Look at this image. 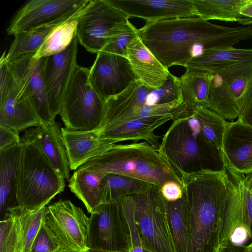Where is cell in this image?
Wrapping results in <instances>:
<instances>
[{"label":"cell","mask_w":252,"mask_h":252,"mask_svg":"<svg viewBox=\"0 0 252 252\" xmlns=\"http://www.w3.org/2000/svg\"></svg>","instance_id":"52"},{"label":"cell","mask_w":252,"mask_h":252,"mask_svg":"<svg viewBox=\"0 0 252 252\" xmlns=\"http://www.w3.org/2000/svg\"><path fill=\"white\" fill-rule=\"evenodd\" d=\"M198 121L201 132L214 147L221 151L223 137L228 122L203 107L191 110Z\"/></svg>","instance_id":"34"},{"label":"cell","mask_w":252,"mask_h":252,"mask_svg":"<svg viewBox=\"0 0 252 252\" xmlns=\"http://www.w3.org/2000/svg\"><path fill=\"white\" fill-rule=\"evenodd\" d=\"M118 201L121 206L128 228L130 244L129 252H143L142 240L135 222L131 196L122 197Z\"/></svg>","instance_id":"37"},{"label":"cell","mask_w":252,"mask_h":252,"mask_svg":"<svg viewBox=\"0 0 252 252\" xmlns=\"http://www.w3.org/2000/svg\"><path fill=\"white\" fill-rule=\"evenodd\" d=\"M103 176L92 169L79 167L73 172L68 186L92 213L101 204L100 183Z\"/></svg>","instance_id":"27"},{"label":"cell","mask_w":252,"mask_h":252,"mask_svg":"<svg viewBox=\"0 0 252 252\" xmlns=\"http://www.w3.org/2000/svg\"><path fill=\"white\" fill-rule=\"evenodd\" d=\"M21 142L0 151V206L2 215L18 206L17 188Z\"/></svg>","instance_id":"24"},{"label":"cell","mask_w":252,"mask_h":252,"mask_svg":"<svg viewBox=\"0 0 252 252\" xmlns=\"http://www.w3.org/2000/svg\"><path fill=\"white\" fill-rule=\"evenodd\" d=\"M160 189L151 184L144 190L130 195L135 220L144 250L174 252Z\"/></svg>","instance_id":"9"},{"label":"cell","mask_w":252,"mask_h":252,"mask_svg":"<svg viewBox=\"0 0 252 252\" xmlns=\"http://www.w3.org/2000/svg\"><path fill=\"white\" fill-rule=\"evenodd\" d=\"M175 102H184L179 78L170 73L163 86L151 90L147 96L146 103L150 105H155Z\"/></svg>","instance_id":"36"},{"label":"cell","mask_w":252,"mask_h":252,"mask_svg":"<svg viewBox=\"0 0 252 252\" xmlns=\"http://www.w3.org/2000/svg\"><path fill=\"white\" fill-rule=\"evenodd\" d=\"M170 120L174 119L169 117H155L133 120L104 132L100 137L113 143L144 140L159 152L160 143L155 130Z\"/></svg>","instance_id":"23"},{"label":"cell","mask_w":252,"mask_h":252,"mask_svg":"<svg viewBox=\"0 0 252 252\" xmlns=\"http://www.w3.org/2000/svg\"><path fill=\"white\" fill-rule=\"evenodd\" d=\"M89 72L77 64L64 93L59 115L67 129L92 130L103 117L105 101L93 87Z\"/></svg>","instance_id":"6"},{"label":"cell","mask_w":252,"mask_h":252,"mask_svg":"<svg viewBox=\"0 0 252 252\" xmlns=\"http://www.w3.org/2000/svg\"><path fill=\"white\" fill-rule=\"evenodd\" d=\"M70 169L76 170L91 159L100 155L111 144L101 138L97 130H73L61 128Z\"/></svg>","instance_id":"21"},{"label":"cell","mask_w":252,"mask_h":252,"mask_svg":"<svg viewBox=\"0 0 252 252\" xmlns=\"http://www.w3.org/2000/svg\"><path fill=\"white\" fill-rule=\"evenodd\" d=\"M138 36V29L130 23L127 29L113 39L102 51L126 58L127 45Z\"/></svg>","instance_id":"39"},{"label":"cell","mask_w":252,"mask_h":252,"mask_svg":"<svg viewBox=\"0 0 252 252\" xmlns=\"http://www.w3.org/2000/svg\"><path fill=\"white\" fill-rule=\"evenodd\" d=\"M186 69L179 78L183 102L189 110L199 107L208 108L211 73L190 67Z\"/></svg>","instance_id":"26"},{"label":"cell","mask_w":252,"mask_h":252,"mask_svg":"<svg viewBox=\"0 0 252 252\" xmlns=\"http://www.w3.org/2000/svg\"><path fill=\"white\" fill-rule=\"evenodd\" d=\"M61 250L58 240L43 221L30 252H59Z\"/></svg>","instance_id":"38"},{"label":"cell","mask_w":252,"mask_h":252,"mask_svg":"<svg viewBox=\"0 0 252 252\" xmlns=\"http://www.w3.org/2000/svg\"><path fill=\"white\" fill-rule=\"evenodd\" d=\"M44 221L58 240L62 250H89L90 218L70 200H61L47 206Z\"/></svg>","instance_id":"12"},{"label":"cell","mask_w":252,"mask_h":252,"mask_svg":"<svg viewBox=\"0 0 252 252\" xmlns=\"http://www.w3.org/2000/svg\"><path fill=\"white\" fill-rule=\"evenodd\" d=\"M252 59V49L234 47L217 49L205 52L189 61L185 67L212 72L232 64Z\"/></svg>","instance_id":"29"},{"label":"cell","mask_w":252,"mask_h":252,"mask_svg":"<svg viewBox=\"0 0 252 252\" xmlns=\"http://www.w3.org/2000/svg\"><path fill=\"white\" fill-rule=\"evenodd\" d=\"M126 58L136 80L151 89L161 87L170 74L143 44L138 36L127 45Z\"/></svg>","instance_id":"22"},{"label":"cell","mask_w":252,"mask_h":252,"mask_svg":"<svg viewBox=\"0 0 252 252\" xmlns=\"http://www.w3.org/2000/svg\"><path fill=\"white\" fill-rule=\"evenodd\" d=\"M249 252H252V244H250L248 245Z\"/></svg>","instance_id":"47"},{"label":"cell","mask_w":252,"mask_h":252,"mask_svg":"<svg viewBox=\"0 0 252 252\" xmlns=\"http://www.w3.org/2000/svg\"><path fill=\"white\" fill-rule=\"evenodd\" d=\"M65 188V179L41 150L23 136L18 172V206L34 210L47 206Z\"/></svg>","instance_id":"5"},{"label":"cell","mask_w":252,"mask_h":252,"mask_svg":"<svg viewBox=\"0 0 252 252\" xmlns=\"http://www.w3.org/2000/svg\"><path fill=\"white\" fill-rule=\"evenodd\" d=\"M17 252H22L21 250L18 251Z\"/></svg>","instance_id":"49"},{"label":"cell","mask_w":252,"mask_h":252,"mask_svg":"<svg viewBox=\"0 0 252 252\" xmlns=\"http://www.w3.org/2000/svg\"><path fill=\"white\" fill-rule=\"evenodd\" d=\"M91 0H32L17 12L6 30L16 34L50 23L82 10Z\"/></svg>","instance_id":"14"},{"label":"cell","mask_w":252,"mask_h":252,"mask_svg":"<svg viewBox=\"0 0 252 252\" xmlns=\"http://www.w3.org/2000/svg\"><path fill=\"white\" fill-rule=\"evenodd\" d=\"M80 167L104 176L112 173L130 177L161 187L167 182L184 188L182 178L163 156L146 141L111 144L100 155Z\"/></svg>","instance_id":"4"},{"label":"cell","mask_w":252,"mask_h":252,"mask_svg":"<svg viewBox=\"0 0 252 252\" xmlns=\"http://www.w3.org/2000/svg\"><path fill=\"white\" fill-rule=\"evenodd\" d=\"M188 223L187 252H216L231 240L226 171L202 170L183 177Z\"/></svg>","instance_id":"2"},{"label":"cell","mask_w":252,"mask_h":252,"mask_svg":"<svg viewBox=\"0 0 252 252\" xmlns=\"http://www.w3.org/2000/svg\"><path fill=\"white\" fill-rule=\"evenodd\" d=\"M81 14L56 28L34 55V58L47 57L65 50L76 35L78 21Z\"/></svg>","instance_id":"32"},{"label":"cell","mask_w":252,"mask_h":252,"mask_svg":"<svg viewBox=\"0 0 252 252\" xmlns=\"http://www.w3.org/2000/svg\"><path fill=\"white\" fill-rule=\"evenodd\" d=\"M237 120L252 126V94Z\"/></svg>","instance_id":"43"},{"label":"cell","mask_w":252,"mask_h":252,"mask_svg":"<svg viewBox=\"0 0 252 252\" xmlns=\"http://www.w3.org/2000/svg\"><path fill=\"white\" fill-rule=\"evenodd\" d=\"M27 54L6 61L10 69L25 88L41 124H54L50 113L44 80L46 57L36 59Z\"/></svg>","instance_id":"15"},{"label":"cell","mask_w":252,"mask_h":252,"mask_svg":"<svg viewBox=\"0 0 252 252\" xmlns=\"http://www.w3.org/2000/svg\"><path fill=\"white\" fill-rule=\"evenodd\" d=\"M129 18L147 22L197 16L192 0H110Z\"/></svg>","instance_id":"19"},{"label":"cell","mask_w":252,"mask_h":252,"mask_svg":"<svg viewBox=\"0 0 252 252\" xmlns=\"http://www.w3.org/2000/svg\"><path fill=\"white\" fill-rule=\"evenodd\" d=\"M89 79L105 101L123 92L136 78L127 58L101 51L90 68Z\"/></svg>","instance_id":"13"},{"label":"cell","mask_w":252,"mask_h":252,"mask_svg":"<svg viewBox=\"0 0 252 252\" xmlns=\"http://www.w3.org/2000/svg\"><path fill=\"white\" fill-rule=\"evenodd\" d=\"M143 252H151L148 251L146 250H143Z\"/></svg>","instance_id":"48"},{"label":"cell","mask_w":252,"mask_h":252,"mask_svg":"<svg viewBox=\"0 0 252 252\" xmlns=\"http://www.w3.org/2000/svg\"><path fill=\"white\" fill-rule=\"evenodd\" d=\"M59 252H91L89 250L87 252H77V251H61Z\"/></svg>","instance_id":"46"},{"label":"cell","mask_w":252,"mask_h":252,"mask_svg":"<svg viewBox=\"0 0 252 252\" xmlns=\"http://www.w3.org/2000/svg\"><path fill=\"white\" fill-rule=\"evenodd\" d=\"M150 184L128 176L112 173L106 174L100 183L101 204L116 202L125 196L138 193Z\"/></svg>","instance_id":"31"},{"label":"cell","mask_w":252,"mask_h":252,"mask_svg":"<svg viewBox=\"0 0 252 252\" xmlns=\"http://www.w3.org/2000/svg\"><path fill=\"white\" fill-rule=\"evenodd\" d=\"M221 152L226 170L243 178L252 171V126L236 121L228 122Z\"/></svg>","instance_id":"18"},{"label":"cell","mask_w":252,"mask_h":252,"mask_svg":"<svg viewBox=\"0 0 252 252\" xmlns=\"http://www.w3.org/2000/svg\"><path fill=\"white\" fill-rule=\"evenodd\" d=\"M211 73L208 108L225 120L233 121L252 94V59Z\"/></svg>","instance_id":"7"},{"label":"cell","mask_w":252,"mask_h":252,"mask_svg":"<svg viewBox=\"0 0 252 252\" xmlns=\"http://www.w3.org/2000/svg\"><path fill=\"white\" fill-rule=\"evenodd\" d=\"M21 142L19 131L11 127L0 126V151Z\"/></svg>","instance_id":"40"},{"label":"cell","mask_w":252,"mask_h":252,"mask_svg":"<svg viewBox=\"0 0 252 252\" xmlns=\"http://www.w3.org/2000/svg\"><path fill=\"white\" fill-rule=\"evenodd\" d=\"M0 222V252H17L20 249L19 220L8 210Z\"/></svg>","instance_id":"35"},{"label":"cell","mask_w":252,"mask_h":252,"mask_svg":"<svg viewBox=\"0 0 252 252\" xmlns=\"http://www.w3.org/2000/svg\"><path fill=\"white\" fill-rule=\"evenodd\" d=\"M4 52L0 60V126L19 132L41 124L22 84L16 78L5 59Z\"/></svg>","instance_id":"11"},{"label":"cell","mask_w":252,"mask_h":252,"mask_svg":"<svg viewBox=\"0 0 252 252\" xmlns=\"http://www.w3.org/2000/svg\"><path fill=\"white\" fill-rule=\"evenodd\" d=\"M23 136L34 143L47 157L55 170L65 179H70V166L61 128L55 122L41 124L28 129Z\"/></svg>","instance_id":"20"},{"label":"cell","mask_w":252,"mask_h":252,"mask_svg":"<svg viewBox=\"0 0 252 252\" xmlns=\"http://www.w3.org/2000/svg\"><path fill=\"white\" fill-rule=\"evenodd\" d=\"M161 194L168 201H175L183 195L184 190L180 185L174 181L164 183L160 189Z\"/></svg>","instance_id":"41"},{"label":"cell","mask_w":252,"mask_h":252,"mask_svg":"<svg viewBox=\"0 0 252 252\" xmlns=\"http://www.w3.org/2000/svg\"><path fill=\"white\" fill-rule=\"evenodd\" d=\"M240 13L243 16L252 18V0H249L247 3L241 7Z\"/></svg>","instance_id":"44"},{"label":"cell","mask_w":252,"mask_h":252,"mask_svg":"<svg viewBox=\"0 0 252 252\" xmlns=\"http://www.w3.org/2000/svg\"><path fill=\"white\" fill-rule=\"evenodd\" d=\"M249 0H192L197 16L207 20L237 22L252 26V18L242 15L241 7Z\"/></svg>","instance_id":"28"},{"label":"cell","mask_w":252,"mask_h":252,"mask_svg":"<svg viewBox=\"0 0 252 252\" xmlns=\"http://www.w3.org/2000/svg\"><path fill=\"white\" fill-rule=\"evenodd\" d=\"M218 252H249L248 245L229 241L220 246Z\"/></svg>","instance_id":"42"},{"label":"cell","mask_w":252,"mask_h":252,"mask_svg":"<svg viewBox=\"0 0 252 252\" xmlns=\"http://www.w3.org/2000/svg\"><path fill=\"white\" fill-rule=\"evenodd\" d=\"M79 42L76 35L63 52L46 57L44 80L52 119L60 113L63 98L77 64Z\"/></svg>","instance_id":"16"},{"label":"cell","mask_w":252,"mask_h":252,"mask_svg":"<svg viewBox=\"0 0 252 252\" xmlns=\"http://www.w3.org/2000/svg\"><path fill=\"white\" fill-rule=\"evenodd\" d=\"M85 8L50 23L16 34L5 54V60L10 61L24 54H35L56 28L80 15Z\"/></svg>","instance_id":"25"},{"label":"cell","mask_w":252,"mask_h":252,"mask_svg":"<svg viewBox=\"0 0 252 252\" xmlns=\"http://www.w3.org/2000/svg\"><path fill=\"white\" fill-rule=\"evenodd\" d=\"M151 88L138 80L130 83L123 92L105 100L102 120L95 128L100 134L115 126L139 119L142 107Z\"/></svg>","instance_id":"17"},{"label":"cell","mask_w":252,"mask_h":252,"mask_svg":"<svg viewBox=\"0 0 252 252\" xmlns=\"http://www.w3.org/2000/svg\"><path fill=\"white\" fill-rule=\"evenodd\" d=\"M130 23L129 18L110 0H91L78 19L76 34L82 46L97 54Z\"/></svg>","instance_id":"8"},{"label":"cell","mask_w":252,"mask_h":252,"mask_svg":"<svg viewBox=\"0 0 252 252\" xmlns=\"http://www.w3.org/2000/svg\"><path fill=\"white\" fill-rule=\"evenodd\" d=\"M216 252H218V250Z\"/></svg>","instance_id":"51"},{"label":"cell","mask_w":252,"mask_h":252,"mask_svg":"<svg viewBox=\"0 0 252 252\" xmlns=\"http://www.w3.org/2000/svg\"><path fill=\"white\" fill-rule=\"evenodd\" d=\"M89 251L91 252H128V230L119 201L101 204L91 214Z\"/></svg>","instance_id":"10"},{"label":"cell","mask_w":252,"mask_h":252,"mask_svg":"<svg viewBox=\"0 0 252 252\" xmlns=\"http://www.w3.org/2000/svg\"><path fill=\"white\" fill-rule=\"evenodd\" d=\"M242 181L245 186L252 192V171L242 178Z\"/></svg>","instance_id":"45"},{"label":"cell","mask_w":252,"mask_h":252,"mask_svg":"<svg viewBox=\"0 0 252 252\" xmlns=\"http://www.w3.org/2000/svg\"><path fill=\"white\" fill-rule=\"evenodd\" d=\"M143 44L166 68L185 67L192 59L217 49L232 47L252 37V26L229 27L198 16L146 22L138 29Z\"/></svg>","instance_id":"1"},{"label":"cell","mask_w":252,"mask_h":252,"mask_svg":"<svg viewBox=\"0 0 252 252\" xmlns=\"http://www.w3.org/2000/svg\"><path fill=\"white\" fill-rule=\"evenodd\" d=\"M46 206L30 210L17 206L8 210L13 212L19 220L20 249L22 252H30L32 243L44 221Z\"/></svg>","instance_id":"33"},{"label":"cell","mask_w":252,"mask_h":252,"mask_svg":"<svg viewBox=\"0 0 252 252\" xmlns=\"http://www.w3.org/2000/svg\"><path fill=\"white\" fill-rule=\"evenodd\" d=\"M251 244H252V238H251Z\"/></svg>","instance_id":"50"},{"label":"cell","mask_w":252,"mask_h":252,"mask_svg":"<svg viewBox=\"0 0 252 252\" xmlns=\"http://www.w3.org/2000/svg\"><path fill=\"white\" fill-rule=\"evenodd\" d=\"M159 152L182 180L185 175L202 170L226 171L221 151L203 135L191 111L173 121Z\"/></svg>","instance_id":"3"},{"label":"cell","mask_w":252,"mask_h":252,"mask_svg":"<svg viewBox=\"0 0 252 252\" xmlns=\"http://www.w3.org/2000/svg\"><path fill=\"white\" fill-rule=\"evenodd\" d=\"M169 232L174 252H187L188 223L186 198L183 196L175 201H168L163 198Z\"/></svg>","instance_id":"30"}]
</instances>
